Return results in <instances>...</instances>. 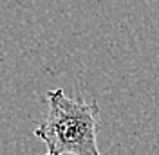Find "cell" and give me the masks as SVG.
Segmentation results:
<instances>
[{"mask_svg":"<svg viewBox=\"0 0 159 155\" xmlns=\"http://www.w3.org/2000/svg\"><path fill=\"white\" fill-rule=\"evenodd\" d=\"M45 99L47 117L34 128V135L47 146L43 155H101L98 103L69 97L61 88L49 90Z\"/></svg>","mask_w":159,"mask_h":155,"instance_id":"cell-1","label":"cell"}]
</instances>
